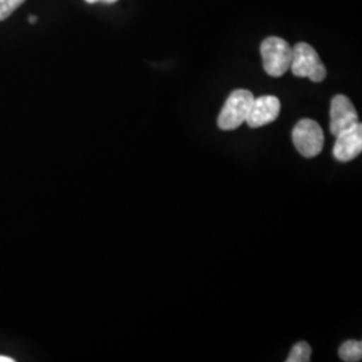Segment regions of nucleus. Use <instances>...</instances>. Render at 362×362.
I'll return each instance as SVG.
<instances>
[{
  "label": "nucleus",
  "mask_w": 362,
  "mask_h": 362,
  "mask_svg": "<svg viewBox=\"0 0 362 362\" xmlns=\"http://www.w3.org/2000/svg\"><path fill=\"white\" fill-rule=\"evenodd\" d=\"M358 122V115L349 98L342 94H337L330 105V132L333 136L350 129Z\"/></svg>",
  "instance_id": "obj_5"
},
{
  "label": "nucleus",
  "mask_w": 362,
  "mask_h": 362,
  "mask_svg": "<svg viewBox=\"0 0 362 362\" xmlns=\"http://www.w3.org/2000/svg\"><path fill=\"white\" fill-rule=\"evenodd\" d=\"M13 358H10V357H3V356H0V362H13Z\"/></svg>",
  "instance_id": "obj_13"
},
{
  "label": "nucleus",
  "mask_w": 362,
  "mask_h": 362,
  "mask_svg": "<svg viewBox=\"0 0 362 362\" xmlns=\"http://www.w3.org/2000/svg\"><path fill=\"white\" fill-rule=\"evenodd\" d=\"M86 3L89 4H94V3H98V1H105V3H116L117 0H85Z\"/></svg>",
  "instance_id": "obj_11"
},
{
  "label": "nucleus",
  "mask_w": 362,
  "mask_h": 362,
  "mask_svg": "<svg viewBox=\"0 0 362 362\" xmlns=\"http://www.w3.org/2000/svg\"><path fill=\"white\" fill-rule=\"evenodd\" d=\"M311 358L310 345L305 341H300L293 346L286 362H309Z\"/></svg>",
  "instance_id": "obj_9"
},
{
  "label": "nucleus",
  "mask_w": 362,
  "mask_h": 362,
  "mask_svg": "<svg viewBox=\"0 0 362 362\" xmlns=\"http://www.w3.org/2000/svg\"><path fill=\"white\" fill-rule=\"evenodd\" d=\"M281 113V101L275 95H262L254 98L246 118L247 125L252 129L274 122Z\"/></svg>",
  "instance_id": "obj_6"
},
{
  "label": "nucleus",
  "mask_w": 362,
  "mask_h": 362,
  "mask_svg": "<svg viewBox=\"0 0 362 362\" xmlns=\"http://www.w3.org/2000/svg\"><path fill=\"white\" fill-rule=\"evenodd\" d=\"M339 358L345 362H358L362 360V342L356 339L345 341L338 350Z\"/></svg>",
  "instance_id": "obj_8"
},
{
  "label": "nucleus",
  "mask_w": 362,
  "mask_h": 362,
  "mask_svg": "<svg viewBox=\"0 0 362 362\" xmlns=\"http://www.w3.org/2000/svg\"><path fill=\"white\" fill-rule=\"evenodd\" d=\"M362 152V125L357 122L350 129L336 136L333 156L339 163H349Z\"/></svg>",
  "instance_id": "obj_7"
},
{
  "label": "nucleus",
  "mask_w": 362,
  "mask_h": 362,
  "mask_svg": "<svg viewBox=\"0 0 362 362\" xmlns=\"http://www.w3.org/2000/svg\"><path fill=\"white\" fill-rule=\"evenodd\" d=\"M37 22H38V18H37V16H33V15L28 16V23H30V25H35Z\"/></svg>",
  "instance_id": "obj_12"
},
{
  "label": "nucleus",
  "mask_w": 362,
  "mask_h": 362,
  "mask_svg": "<svg viewBox=\"0 0 362 362\" xmlns=\"http://www.w3.org/2000/svg\"><path fill=\"white\" fill-rule=\"evenodd\" d=\"M260 55L264 71L272 77H282L290 69L293 49L285 39L270 37L262 42Z\"/></svg>",
  "instance_id": "obj_2"
},
{
  "label": "nucleus",
  "mask_w": 362,
  "mask_h": 362,
  "mask_svg": "<svg viewBox=\"0 0 362 362\" xmlns=\"http://www.w3.org/2000/svg\"><path fill=\"white\" fill-rule=\"evenodd\" d=\"M26 0H0V22L7 19Z\"/></svg>",
  "instance_id": "obj_10"
},
{
  "label": "nucleus",
  "mask_w": 362,
  "mask_h": 362,
  "mask_svg": "<svg viewBox=\"0 0 362 362\" xmlns=\"http://www.w3.org/2000/svg\"><path fill=\"white\" fill-rule=\"evenodd\" d=\"M254 98V94L246 89L233 90L228 95L218 117V127L220 129H238L242 124H245Z\"/></svg>",
  "instance_id": "obj_3"
},
{
  "label": "nucleus",
  "mask_w": 362,
  "mask_h": 362,
  "mask_svg": "<svg viewBox=\"0 0 362 362\" xmlns=\"http://www.w3.org/2000/svg\"><path fill=\"white\" fill-rule=\"evenodd\" d=\"M291 137L298 152L306 158L320 155L324 149V130L317 121L310 118H303L298 121L291 133Z\"/></svg>",
  "instance_id": "obj_4"
},
{
  "label": "nucleus",
  "mask_w": 362,
  "mask_h": 362,
  "mask_svg": "<svg viewBox=\"0 0 362 362\" xmlns=\"http://www.w3.org/2000/svg\"><path fill=\"white\" fill-rule=\"evenodd\" d=\"M290 69L296 77L309 78L313 82H322L327 74L318 52L305 42L293 47Z\"/></svg>",
  "instance_id": "obj_1"
}]
</instances>
